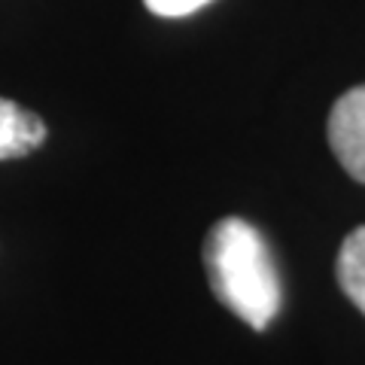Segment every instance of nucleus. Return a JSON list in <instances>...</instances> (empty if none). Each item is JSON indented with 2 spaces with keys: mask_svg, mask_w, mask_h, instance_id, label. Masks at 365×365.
Wrapping results in <instances>:
<instances>
[{
  "mask_svg": "<svg viewBox=\"0 0 365 365\" xmlns=\"http://www.w3.org/2000/svg\"><path fill=\"white\" fill-rule=\"evenodd\" d=\"M204 265L216 299L250 329L265 332L280 311L283 289L259 228L241 216L220 220L204 241Z\"/></svg>",
  "mask_w": 365,
  "mask_h": 365,
  "instance_id": "obj_1",
  "label": "nucleus"
},
{
  "mask_svg": "<svg viewBox=\"0 0 365 365\" xmlns=\"http://www.w3.org/2000/svg\"><path fill=\"white\" fill-rule=\"evenodd\" d=\"M329 146L353 180L365 182V86L344 91L329 113Z\"/></svg>",
  "mask_w": 365,
  "mask_h": 365,
  "instance_id": "obj_2",
  "label": "nucleus"
},
{
  "mask_svg": "<svg viewBox=\"0 0 365 365\" xmlns=\"http://www.w3.org/2000/svg\"><path fill=\"white\" fill-rule=\"evenodd\" d=\"M46 140V122L9 98H0V162L21 158Z\"/></svg>",
  "mask_w": 365,
  "mask_h": 365,
  "instance_id": "obj_3",
  "label": "nucleus"
},
{
  "mask_svg": "<svg viewBox=\"0 0 365 365\" xmlns=\"http://www.w3.org/2000/svg\"><path fill=\"white\" fill-rule=\"evenodd\" d=\"M338 283L344 295L365 314V225L353 228L338 250Z\"/></svg>",
  "mask_w": 365,
  "mask_h": 365,
  "instance_id": "obj_4",
  "label": "nucleus"
},
{
  "mask_svg": "<svg viewBox=\"0 0 365 365\" xmlns=\"http://www.w3.org/2000/svg\"><path fill=\"white\" fill-rule=\"evenodd\" d=\"M146 9L153 16H162V19H182V16H192L198 13L201 6H207L210 0H143Z\"/></svg>",
  "mask_w": 365,
  "mask_h": 365,
  "instance_id": "obj_5",
  "label": "nucleus"
}]
</instances>
